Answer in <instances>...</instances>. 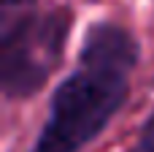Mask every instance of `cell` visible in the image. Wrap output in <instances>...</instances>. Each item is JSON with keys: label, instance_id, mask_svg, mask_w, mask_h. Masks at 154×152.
<instances>
[{"label": "cell", "instance_id": "cell-2", "mask_svg": "<svg viewBox=\"0 0 154 152\" xmlns=\"http://www.w3.org/2000/svg\"><path fill=\"white\" fill-rule=\"evenodd\" d=\"M70 11L19 16L3 24L0 38V82L8 98L32 95L57 68L65 38L70 33Z\"/></svg>", "mask_w": 154, "mask_h": 152}, {"label": "cell", "instance_id": "cell-3", "mask_svg": "<svg viewBox=\"0 0 154 152\" xmlns=\"http://www.w3.org/2000/svg\"><path fill=\"white\" fill-rule=\"evenodd\" d=\"M138 152H154V117L146 122V125H143V131H141Z\"/></svg>", "mask_w": 154, "mask_h": 152}, {"label": "cell", "instance_id": "cell-4", "mask_svg": "<svg viewBox=\"0 0 154 152\" xmlns=\"http://www.w3.org/2000/svg\"><path fill=\"white\" fill-rule=\"evenodd\" d=\"M22 3H32V0H3L5 8H14V5H22Z\"/></svg>", "mask_w": 154, "mask_h": 152}, {"label": "cell", "instance_id": "cell-1", "mask_svg": "<svg viewBox=\"0 0 154 152\" xmlns=\"http://www.w3.org/2000/svg\"><path fill=\"white\" fill-rule=\"evenodd\" d=\"M135 60L138 44L125 27L92 24L79 54V71L57 87L49 122L30 152H79L89 144L125 103Z\"/></svg>", "mask_w": 154, "mask_h": 152}]
</instances>
